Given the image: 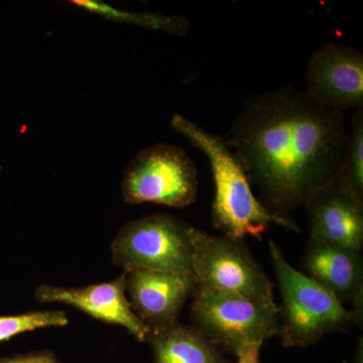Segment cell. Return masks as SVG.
<instances>
[{"instance_id": "1", "label": "cell", "mask_w": 363, "mask_h": 363, "mask_svg": "<svg viewBox=\"0 0 363 363\" xmlns=\"http://www.w3.org/2000/svg\"><path fill=\"white\" fill-rule=\"evenodd\" d=\"M348 136L341 112L283 86L248 98L224 142L235 150L259 201L288 217L335 179Z\"/></svg>"}, {"instance_id": "2", "label": "cell", "mask_w": 363, "mask_h": 363, "mask_svg": "<svg viewBox=\"0 0 363 363\" xmlns=\"http://www.w3.org/2000/svg\"><path fill=\"white\" fill-rule=\"evenodd\" d=\"M171 125L209 161L215 185L212 204L215 228L238 240L253 236L260 240L272 224L298 233L295 221L272 213L255 197L245 169L224 140L179 114L172 117Z\"/></svg>"}, {"instance_id": "3", "label": "cell", "mask_w": 363, "mask_h": 363, "mask_svg": "<svg viewBox=\"0 0 363 363\" xmlns=\"http://www.w3.org/2000/svg\"><path fill=\"white\" fill-rule=\"evenodd\" d=\"M269 248L283 302L279 336L284 347H307L326 334L362 323L335 296L294 269L274 241H269Z\"/></svg>"}, {"instance_id": "4", "label": "cell", "mask_w": 363, "mask_h": 363, "mask_svg": "<svg viewBox=\"0 0 363 363\" xmlns=\"http://www.w3.org/2000/svg\"><path fill=\"white\" fill-rule=\"evenodd\" d=\"M193 326L219 350L238 357L279 336V306H266L233 293L200 288L193 296Z\"/></svg>"}, {"instance_id": "5", "label": "cell", "mask_w": 363, "mask_h": 363, "mask_svg": "<svg viewBox=\"0 0 363 363\" xmlns=\"http://www.w3.org/2000/svg\"><path fill=\"white\" fill-rule=\"evenodd\" d=\"M194 229L169 214L135 219L117 233L112 259L124 272L143 269L193 274Z\"/></svg>"}, {"instance_id": "6", "label": "cell", "mask_w": 363, "mask_h": 363, "mask_svg": "<svg viewBox=\"0 0 363 363\" xmlns=\"http://www.w3.org/2000/svg\"><path fill=\"white\" fill-rule=\"evenodd\" d=\"M193 276L200 288L233 293L253 302L278 306L274 284L242 240L210 236L194 229Z\"/></svg>"}, {"instance_id": "7", "label": "cell", "mask_w": 363, "mask_h": 363, "mask_svg": "<svg viewBox=\"0 0 363 363\" xmlns=\"http://www.w3.org/2000/svg\"><path fill=\"white\" fill-rule=\"evenodd\" d=\"M121 191L124 201L130 204L185 208L197 196V169L182 147L157 143L131 160L124 171Z\"/></svg>"}, {"instance_id": "8", "label": "cell", "mask_w": 363, "mask_h": 363, "mask_svg": "<svg viewBox=\"0 0 363 363\" xmlns=\"http://www.w3.org/2000/svg\"><path fill=\"white\" fill-rule=\"evenodd\" d=\"M306 94L325 108L341 112L363 108V55L342 44H325L306 70Z\"/></svg>"}, {"instance_id": "9", "label": "cell", "mask_w": 363, "mask_h": 363, "mask_svg": "<svg viewBox=\"0 0 363 363\" xmlns=\"http://www.w3.org/2000/svg\"><path fill=\"white\" fill-rule=\"evenodd\" d=\"M124 276L131 310L150 332L178 322L184 306L198 288L190 274L138 269L124 272Z\"/></svg>"}, {"instance_id": "10", "label": "cell", "mask_w": 363, "mask_h": 363, "mask_svg": "<svg viewBox=\"0 0 363 363\" xmlns=\"http://www.w3.org/2000/svg\"><path fill=\"white\" fill-rule=\"evenodd\" d=\"M311 240L336 247L362 250L363 201L332 181L306 201Z\"/></svg>"}, {"instance_id": "11", "label": "cell", "mask_w": 363, "mask_h": 363, "mask_svg": "<svg viewBox=\"0 0 363 363\" xmlns=\"http://www.w3.org/2000/svg\"><path fill=\"white\" fill-rule=\"evenodd\" d=\"M35 297L40 303H64L105 323L121 325L142 342L150 334V329L131 310L124 274L109 283L84 288L42 285L35 290Z\"/></svg>"}, {"instance_id": "12", "label": "cell", "mask_w": 363, "mask_h": 363, "mask_svg": "<svg viewBox=\"0 0 363 363\" xmlns=\"http://www.w3.org/2000/svg\"><path fill=\"white\" fill-rule=\"evenodd\" d=\"M303 267L306 276L326 289L342 304L352 306L362 322L363 262L359 250L308 241Z\"/></svg>"}, {"instance_id": "13", "label": "cell", "mask_w": 363, "mask_h": 363, "mask_svg": "<svg viewBox=\"0 0 363 363\" xmlns=\"http://www.w3.org/2000/svg\"><path fill=\"white\" fill-rule=\"evenodd\" d=\"M155 363H226L221 351L194 326L179 322L150 331Z\"/></svg>"}, {"instance_id": "14", "label": "cell", "mask_w": 363, "mask_h": 363, "mask_svg": "<svg viewBox=\"0 0 363 363\" xmlns=\"http://www.w3.org/2000/svg\"><path fill=\"white\" fill-rule=\"evenodd\" d=\"M71 2L79 9L104 16L107 20L130 23L147 30H160V32L176 35H186L190 30V21L182 16H166L159 13H133V11H119L98 0H73Z\"/></svg>"}, {"instance_id": "15", "label": "cell", "mask_w": 363, "mask_h": 363, "mask_svg": "<svg viewBox=\"0 0 363 363\" xmlns=\"http://www.w3.org/2000/svg\"><path fill=\"white\" fill-rule=\"evenodd\" d=\"M347 147L334 182L363 201V108L352 118Z\"/></svg>"}, {"instance_id": "16", "label": "cell", "mask_w": 363, "mask_h": 363, "mask_svg": "<svg viewBox=\"0 0 363 363\" xmlns=\"http://www.w3.org/2000/svg\"><path fill=\"white\" fill-rule=\"evenodd\" d=\"M69 323L68 317L62 311L26 313L16 316L0 317V342L23 333L48 327H63Z\"/></svg>"}, {"instance_id": "17", "label": "cell", "mask_w": 363, "mask_h": 363, "mask_svg": "<svg viewBox=\"0 0 363 363\" xmlns=\"http://www.w3.org/2000/svg\"><path fill=\"white\" fill-rule=\"evenodd\" d=\"M0 363H59V362L51 352H39L6 358V359L0 360Z\"/></svg>"}, {"instance_id": "18", "label": "cell", "mask_w": 363, "mask_h": 363, "mask_svg": "<svg viewBox=\"0 0 363 363\" xmlns=\"http://www.w3.org/2000/svg\"><path fill=\"white\" fill-rule=\"evenodd\" d=\"M262 345H253L238 355L236 363H259V351Z\"/></svg>"}, {"instance_id": "19", "label": "cell", "mask_w": 363, "mask_h": 363, "mask_svg": "<svg viewBox=\"0 0 363 363\" xmlns=\"http://www.w3.org/2000/svg\"><path fill=\"white\" fill-rule=\"evenodd\" d=\"M354 363H363V341H362V337H360L359 342H358L357 355H355Z\"/></svg>"}]
</instances>
